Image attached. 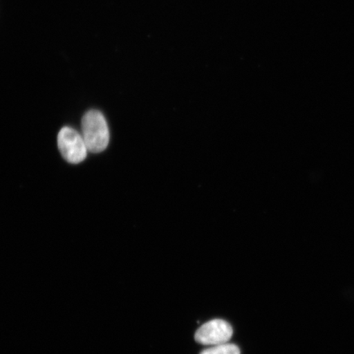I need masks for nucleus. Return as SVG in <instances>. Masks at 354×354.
<instances>
[{
    "mask_svg": "<svg viewBox=\"0 0 354 354\" xmlns=\"http://www.w3.org/2000/svg\"><path fill=\"white\" fill-rule=\"evenodd\" d=\"M82 128L88 151L98 153L108 147L110 139L108 123L100 111L91 110L84 115Z\"/></svg>",
    "mask_w": 354,
    "mask_h": 354,
    "instance_id": "obj_1",
    "label": "nucleus"
},
{
    "mask_svg": "<svg viewBox=\"0 0 354 354\" xmlns=\"http://www.w3.org/2000/svg\"><path fill=\"white\" fill-rule=\"evenodd\" d=\"M57 146L66 160L73 165H78L87 156L88 149L82 136L73 128H62L57 136Z\"/></svg>",
    "mask_w": 354,
    "mask_h": 354,
    "instance_id": "obj_2",
    "label": "nucleus"
},
{
    "mask_svg": "<svg viewBox=\"0 0 354 354\" xmlns=\"http://www.w3.org/2000/svg\"><path fill=\"white\" fill-rule=\"evenodd\" d=\"M232 335V327L227 322L216 319L203 324L196 331L194 339L203 345H220L229 342Z\"/></svg>",
    "mask_w": 354,
    "mask_h": 354,
    "instance_id": "obj_3",
    "label": "nucleus"
},
{
    "mask_svg": "<svg viewBox=\"0 0 354 354\" xmlns=\"http://www.w3.org/2000/svg\"><path fill=\"white\" fill-rule=\"evenodd\" d=\"M201 354H241V351L236 344H223L207 348Z\"/></svg>",
    "mask_w": 354,
    "mask_h": 354,
    "instance_id": "obj_4",
    "label": "nucleus"
}]
</instances>
